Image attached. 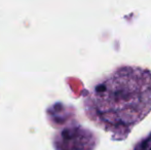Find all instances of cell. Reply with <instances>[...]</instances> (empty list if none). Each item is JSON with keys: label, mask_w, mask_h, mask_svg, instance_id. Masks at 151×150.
I'll return each instance as SVG.
<instances>
[{"label": "cell", "mask_w": 151, "mask_h": 150, "mask_svg": "<svg viewBox=\"0 0 151 150\" xmlns=\"http://www.w3.org/2000/svg\"><path fill=\"white\" fill-rule=\"evenodd\" d=\"M86 110L91 119L110 128H127L151 111V72L121 66L102 78L88 92Z\"/></svg>", "instance_id": "cell-1"}, {"label": "cell", "mask_w": 151, "mask_h": 150, "mask_svg": "<svg viewBox=\"0 0 151 150\" xmlns=\"http://www.w3.org/2000/svg\"><path fill=\"white\" fill-rule=\"evenodd\" d=\"M57 150H91L93 136L81 126H71L63 130L55 138Z\"/></svg>", "instance_id": "cell-2"}, {"label": "cell", "mask_w": 151, "mask_h": 150, "mask_svg": "<svg viewBox=\"0 0 151 150\" xmlns=\"http://www.w3.org/2000/svg\"><path fill=\"white\" fill-rule=\"evenodd\" d=\"M134 150H151V134L148 135L142 141H140L139 144L135 147Z\"/></svg>", "instance_id": "cell-3"}]
</instances>
